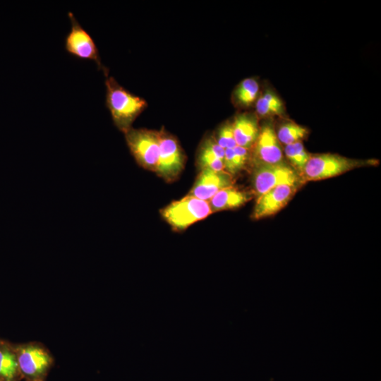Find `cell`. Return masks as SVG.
<instances>
[{"instance_id": "6da1fadb", "label": "cell", "mask_w": 381, "mask_h": 381, "mask_svg": "<svg viewBox=\"0 0 381 381\" xmlns=\"http://www.w3.org/2000/svg\"><path fill=\"white\" fill-rule=\"evenodd\" d=\"M106 106L115 126L125 133L132 128L137 117L146 109L145 99L121 86L112 76L107 77Z\"/></svg>"}, {"instance_id": "7a4b0ae2", "label": "cell", "mask_w": 381, "mask_h": 381, "mask_svg": "<svg viewBox=\"0 0 381 381\" xmlns=\"http://www.w3.org/2000/svg\"><path fill=\"white\" fill-rule=\"evenodd\" d=\"M375 160H356L334 154L310 156L301 175L307 181H318L344 174L357 167L374 164Z\"/></svg>"}, {"instance_id": "3957f363", "label": "cell", "mask_w": 381, "mask_h": 381, "mask_svg": "<svg viewBox=\"0 0 381 381\" xmlns=\"http://www.w3.org/2000/svg\"><path fill=\"white\" fill-rule=\"evenodd\" d=\"M211 213L207 201L190 195L172 202L161 210L164 219L176 231L185 230Z\"/></svg>"}, {"instance_id": "277c9868", "label": "cell", "mask_w": 381, "mask_h": 381, "mask_svg": "<svg viewBox=\"0 0 381 381\" xmlns=\"http://www.w3.org/2000/svg\"><path fill=\"white\" fill-rule=\"evenodd\" d=\"M124 134L128 149L138 164L156 173L159 153L158 131L131 128Z\"/></svg>"}, {"instance_id": "5b68a950", "label": "cell", "mask_w": 381, "mask_h": 381, "mask_svg": "<svg viewBox=\"0 0 381 381\" xmlns=\"http://www.w3.org/2000/svg\"><path fill=\"white\" fill-rule=\"evenodd\" d=\"M68 16L71 27L64 40L66 51L79 59L95 61L98 68L107 76L108 69L102 64L98 48L92 37L79 23L72 12L69 11Z\"/></svg>"}, {"instance_id": "8992f818", "label": "cell", "mask_w": 381, "mask_h": 381, "mask_svg": "<svg viewBox=\"0 0 381 381\" xmlns=\"http://www.w3.org/2000/svg\"><path fill=\"white\" fill-rule=\"evenodd\" d=\"M159 141L157 174L167 182H172L182 172L186 156L177 139L164 129L158 131Z\"/></svg>"}, {"instance_id": "52a82bcc", "label": "cell", "mask_w": 381, "mask_h": 381, "mask_svg": "<svg viewBox=\"0 0 381 381\" xmlns=\"http://www.w3.org/2000/svg\"><path fill=\"white\" fill-rule=\"evenodd\" d=\"M252 186L257 198L281 184L297 186L299 176L286 164H254L252 173Z\"/></svg>"}, {"instance_id": "ba28073f", "label": "cell", "mask_w": 381, "mask_h": 381, "mask_svg": "<svg viewBox=\"0 0 381 381\" xmlns=\"http://www.w3.org/2000/svg\"><path fill=\"white\" fill-rule=\"evenodd\" d=\"M297 186L279 185L258 198L253 218L260 219L271 216L282 209L294 196Z\"/></svg>"}, {"instance_id": "9c48e42d", "label": "cell", "mask_w": 381, "mask_h": 381, "mask_svg": "<svg viewBox=\"0 0 381 381\" xmlns=\"http://www.w3.org/2000/svg\"><path fill=\"white\" fill-rule=\"evenodd\" d=\"M254 164H279L284 163L283 153L271 124H266L259 131L255 143Z\"/></svg>"}, {"instance_id": "30bf717a", "label": "cell", "mask_w": 381, "mask_h": 381, "mask_svg": "<svg viewBox=\"0 0 381 381\" xmlns=\"http://www.w3.org/2000/svg\"><path fill=\"white\" fill-rule=\"evenodd\" d=\"M232 185V176L225 171L205 169L198 174L189 195L208 202L220 190Z\"/></svg>"}, {"instance_id": "8fae6325", "label": "cell", "mask_w": 381, "mask_h": 381, "mask_svg": "<svg viewBox=\"0 0 381 381\" xmlns=\"http://www.w3.org/2000/svg\"><path fill=\"white\" fill-rule=\"evenodd\" d=\"M17 360L21 370L30 376L44 373L50 363L49 356L42 349L34 346L21 349Z\"/></svg>"}, {"instance_id": "7c38bea8", "label": "cell", "mask_w": 381, "mask_h": 381, "mask_svg": "<svg viewBox=\"0 0 381 381\" xmlns=\"http://www.w3.org/2000/svg\"><path fill=\"white\" fill-rule=\"evenodd\" d=\"M231 124L236 145L250 149L259 135L257 120L253 116L243 113L236 116Z\"/></svg>"}, {"instance_id": "4fadbf2b", "label": "cell", "mask_w": 381, "mask_h": 381, "mask_svg": "<svg viewBox=\"0 0 381 381\" xmlns=\"http://www.w3.org/2000/svg\"><path fill=\"white\" fill-rule=\"evenodd\" d=\"M225 150L219 146L214 137H207L202 142L197 157V164L205 169L221 171L224 169Z\"/></svg>"}, {"instance_id": "5bb4252c", "label": "cell", "mask_w": 381, "mask_h": 381, "mask_svg": "<svg viewBox=\"0 0 381 381\" xmlns=\"http://www.w3.org/2000/svg\"><path fill=\"white\" fill-rule=\"evenodd\" d=\"M251 198L248 193L231 186L217 192L209 201L212 212L239 207Z\"/></svg>"}, {"instance_id": "9a60e30c", "label": "cell", "mask_w": 381, "mask_h": 381, "mask_svg": "<svg viewBox=\"0 0 381 381\" xmlns=\"http://www.w3.org/2000/svg\"><path fill=\"white\" fill-rule=\"evenodd\" d=\"M259 89V84L255 79L246 78L237 86L234 99L238 104L248 107L256 101Z\"/></svg>"}, {"instance_id": "2e32d148", "label": "cell", "mask_w": 381, "mask_h": 381, "mask_svg": "<svg viewBox=\"0 0 381 381\" xmlns=\"http://www.w3.org/2000/svg\"><path fill=\"white\" fill-rule=\"evenodd\" d=\"M255 109L260 117L279 115L284 111L282 100L271 92H265L257 99Z\"/></svg>"}, {"instance_id": "e0dca14e", "label": "cell", "mask_w": 381, "mask_h": 381, "mask_svg": "<svg viewBox=\"0 0 381 381\" xmlns=\"http://www.w3.org/2000/svg\"><path fill=\"white\" fill-rule=\"evenodd\" d=\"M308 134V130L296 123L287 122L282 125L277 134L279 143L286 145L301 141Z\"/></svg>"}, {"instance_id": "ac0fdd59", "label": "cell", "mask_w": 381, "mask_h": 381, "mask_svg": "<svg viewBox=\"0 0 381 381\" xmlns=\"http://www.w3.org/2000/svg\"><path fill=\"white\" fill-rule=\"evenodd\" d=\"M284 152L289 161L300 173L302 172L310 157V155L305 150L301 141L286 145Z\"/></svg>"}, {"instance_id": "d6986e66", "label": "cell", "mask_w": 381, "mask_h": 381, "mask_svg": "<svg viewBox=\"0 0 381 381\" xmlns=\"http://www.w3.org/2000/svg\"><path fill=\"white\" fill-rule=\"evenodd\" d=\"M18 367L16 356L8 350L0 349V376L7 380L13 379Z\"/></svg>"}, {"instance_id": "ffe728a7", "label": "cell", "mask_w": 381, "mask_h": 381, "mask_svg": "<svg viewBox=\"0 0 381 381\" xmlns=\"http://www.w3.org/2000/svg\"><path fill=\"white\" fill-rule=\"evenodd\" d=\"M217 144L223 149H233L237 145L234 138L231 123H224L214 136Z\"/></svg>"}, {"instance_id": "44dd1931", "label": "cell", "mask_w": 381, "mask_h": 381, "mask_svg": "<svg viewBox=\"0 0 381 381\" xmlns=\"http://www.w3.org/2000/svg\"><path fill=\"white\" fill-rule=\"evenodd\" d=\"M248 150L247 148L236 145L234 148L236 166L238 172L241 171L244 167L248 159Z\"/></svg>"}]
</instances>
